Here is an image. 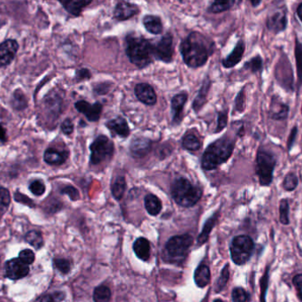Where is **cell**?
<instances>
[{
    "instance_id": "cell-1",
    "label": "cell",
    "mask_w": 302,
    "mask_h": 302,
    "mask_svg": "<svg viewBox=\"0 0 302 302\" xmlns=\"http://www.w3.org/2000/svg\"><path fill=\"white\" fill-rule=\"evenodd\" d=\"M215 51V43L198 31H193L180 45V53L184 63L190 68L203 67Z\"/></svg>"
},
{
    "instance_id": "cell-2",
    "label": "cell",
    "mask_w": 302,
    "mask_h": 302,
    "mask_svg": "<svg viewBox=\"0 0 302 302\" xmlns=\"http://www.w3.org/2000/svg\"><path fill=\"white\" fill-rule=\"evenodd\" d=\"M235 147V139L226 134L224 137L208 144L202 154L201 169L211 171L226 163L233 155Z\"/></svg>"
},
{
    "instance_id": "cell-3",
    "label": "cell",
    "mask_w": 302,
    "mask_h": 302,
    "mask_svg": "<svg viewBox=\"0 0 302 302\" xmlns=\"http://www.w3.org/2000/svg\"><path fill=\"white\" fill-rule=\"evenodd\" d=\"M125 41V54L138 69L146 68L153 63V45L150 40L142 35L127 34Z\"/></svg>"
},
{
    "instance_id": "cell-4",
    "label": "cell",
    "mask_w": 302,
    "mask_h": 302,
    "mask_svg": "<svg viewBox=\"0 0 302 302\" xmlns=\"http://www.w3.org/2000/svg\"><path fill=\"white\" fill-rule=\"evenodd\" d=\"M170 194L179 206L192 207L201 200L202 190L201 187L193 184L188 178L180 176L170 184Z\"/></svg>"
},
{
    "instance_id": "cell-5",
    "label": "cell",
    "mask_w": 302,
    "mask_h": 302,
    "mask_svg": "<svg viewBox=\"0 0 302 302\" xmlns=\"http://www.w3.org/2000/svg\"><path fill=\"white\" fill-rule=\"evenodd\" d=\"M194 242L189 234L174 236L170 238L164 247L163 260L170 263L181 264L187 258L188 251Z\"/></svg>"
},
{
    "instance_id": "cell-6",
    "label": "cell",
    "mask_w": 302,
    "mask_h": 302,
    "mask_svg": "<svg viewBox=\"0 0 302 302\" xmlns=\"http://www.w3.org/2000/svg\"><path fill=\"white\" fill-rule=\"evenodd\" d=\"M91 149V165H100L110 161L115 153V144L111 139L104 134L98 135L90 145Z\"/></svg>"
},
{
    "instance_id": "cell-7",
    "label": "cell",
    "mask_w": 302,
    "mask_h": 302,
    "mask_svg": "<svg viewBox=\"0 0 302 302\" xmlns=\"http://www.w3.org/2000/svg\"><path fill=\"white\" fill-rule=\"evenodd\" d=\"M276 166L274 155L267 149L260 147L258 150L255 164V173L259 177L261 185H270L273 178V171Z\"/></svg>"
},
{
    "instance_id": "cell-8",
    "label": "cell",
    "mask_w": 302,
    "mask_h": 302,
    "mask_svg": "<svg viewBox=\"0 0 302 302\" xmlns=\"http://www.w3.org/2000/svg\"><path fill=\"white\" fill-rule=\"evenodd\" d=\"M254 244L250 237L247 235L237 236L230 246L231 257L234 263L243 265L249 260L253 254Z\"/></svg>"
},
{
    "instance_id": "cell-9",
    "label": "cell",
    "mask_w": 302,
    "mask_h": 302,
    "mask_svg": "<svg viewBox=\"0 0 302 302\" xmlns=\"http://www.w3.org/2000/svg\"><path fill=\"white\" fill-rule=\"evenodd\" d=\"M153 57L154 60H158L163 63L172 62L174 57V35L170 32H167L161 39L153 45Z\"/></svg>"
},
{
    "instance_id": "cell-10",
    "label": "cell",
    "mask_w": 302,
    "mask_h": 302,
    "mask_svg": "<svg viewBox=\"0 0 302 302\" xmlns=\"http://www.w3.org/2000/svg\"><path fill=\"white\" fill-rule=\"evenodd\" d=\"M188 100V93L181 92L174 95L170 99V112H171V126L178 127L181 125L183 120V112L185 105Z\"/></svg>"
},
{
    "instance_id": "cell-11",
    "label": "cell",
    "mask_w": 302,
    "mask_h": 302,
    "mask_svg": "<svg viewBox=\"0 0 302 302\" xmlns=\"http://www.w3.org/2000/svg\"><path fill=\"white\" fill-rule=\"evenodd\" d=\"M74 107L78 112L82 114L90 123H97L100 120L104 105L100 102L91 104L86 100H79L74 104Z\"/></svg>"
},
{
    "instance_id": "cell-12",
    "label": "cell",
    "mask_w": 302,
    "mask_h": 302,
    "mask_svg": "<svg viewBox=\"0 0 302 302\" xmlns=\"http://www.w3.org/2000/svg\"><path fill=\"white\" fill-rule=\"evenodd\" d=\"M152 149V140L143 136L134 137L129 144V153L135 159H143L150 154Z\"/></svg>"
},
{
    "instance_id": "cell-13",
    "label": "cell",
    "mask_w": 302,
    "mask_h": 302,
    "mask_svg": "<svg viewBox=\"0 0 302 302\" xmlns=\"http://www.w3.org/2000/svg\"><path fill=\"white\" fill-rule=\"evenodd\" d=\"M140 7L136 4L127 2V1H119L116 4L113 10V18L118 21H127L129 19L139 14Z\"/></svg>"
},
{
    "instance_id": "cell-14",
    "label": "cell",
    "mask_w": 302,
    "mask_h": 302,
    "mask_svg": "<svg viewBox=\"0 0 302 302\" xmlns=\"http://www.w3.org/2000/svg\"><path fill=\"white\" fill-rule=\"evenodd\" d=\"M135 95L144 105L152 106L157 102V95L152 85L147 83H140L135 86Z\"/></svg>"
},
{
    "instance_id": "cell-15",
    "label": "cell",
    "mask_w": 302,
    "mask_h": 302,
    "mask_svg": "<svg viewBox=\"0 0 302 302\" xmlns=\"http://www.w3.org/2000/svg\"><path fill=\"white\" fill-rule=\"evenodd\" d=\"M105 127L111 131L112 137L126 138L131 134L127 121L122 116H117L116 118L107 121L105 123Z\"/></svg>"
},
{
    "instance_id": "cell-16",
    "label": "cell",
    "mask_w": 302,
    "mask_h": 302,
    "mask_svg": "<svg viewBox=\"0 0 302 302\" xmlns=\"http://www.w3.org/2000/svg\"><path fill=\"white\" fill-rule=\"evenodd\" d=\"M29 268L27 264L22 262L20 259L8 260L6 264V275L12 280H18L23 278L28 274Z\"/></svg>"
},
{
    "instance_id": "cell-17",
    "label": "cell",
    "mask_w": 302,
    "mask_h": 302,
    "mask_svg": "<svg viewBox=\"0 0 302 302\" xmlns=\"http://www.w3.org/2000/svg\"><path fill=\"white\" fill-rule=\"evenodd\" d=\"M211 79L209 78V76L207 74L201 83V87L199 89L197 95L192 103V108L196 114H198L204 106L205 104L208 102V93L211 88Z\"/></svg>"
},
{
    "instance_id": "cell-18",
    "label": "cell",
    "mask_w": 302,
    "mask_h": 302,
    "mask_svg": "<svg viewBox=\"0 0 302 302\" xmlns=\"http://www.w3.org/2000/svg\"><path fill=\"white\" fill-rule=\"evenodd\" d=\"M18 48V43L13 39H8L0 45V67L9 65L14 60Z\"/></svg>"
},
{
    "instance_id": "cell-19",
    "label": "cell",
    "mask_w": 302,
    "mask_h": 302,
    "mask_svg": "<svg viewBox=\"0 0 302 302\" xmlns=\"http://www.w3.org/2000/svg\"><path fill=\"white\" fill-rule=\"evenodd\" d=\"M244 52H245V43L242 40H240L233 48V52L222 60L223 67L226 68L235 67L237 64L240 63V60L243 57Z\"/></svg>"
},
{
    "instance_id": "cell-20",
    "label": "cell",
    "mask_w": 302,
    "mask_h": 302,
    "mask_svg": "<svg viewBox=\"0 0 302 302\" xmlns=\"http://www.w3.org/2000/svg\"><path fill=\"white\" fill-rule=\"evenodd\" d=\"M92 0H67V1H60L59 3L62 5L65 10L72 14L73 16L79 17L82 11L92 4Z\"/></svg>"
},
{
    "instance_id": "cell-21",
    "label": "cell",
    "mask_w": 302,
    "mask_h": 302,
    "mask_svg": "<svg viewBox=\"0 0 302 302\" xmlns=\"http://www.w3.org/2000/svg\"><path fill=\"white\" fill-rule=\"evenodd\" d=\"M143 25L147 31L152 35H160L163 30L162 19L154 14H146L143 18Z\"/></svg>"
},
{
    "instance_id": "cell-22",
    "label": "cell",
    "mask_w": 302,
    "mask_h": 302,
    "mask_svg": "<svg viewBox=\"0 0 302 302\" xmlns=\"http://www.w3.org/2000/svg\"><path fill=\"white\" fill-rule=\"evenodd\" d=\"M69 153L67 151H59L54 148H48L45 153L44 159L49 165L59 166L66 162Z\"/></svg>"
},
{
    "instance_id": "cell-23",
    "label": "cell",
    "mask_w": 302,
    "mask_h": 302,
    "mask_svg": "<svg viewBox=\"0 0 302 302\" xmlns=\"http://www.w3.org/2000/svg\"><path fill=\"white\" fill-rule=\"evenodd\" d=\"M286 25H287V19L285 14L282 12H276L268 18V28L275 33L283 31L286 27Z\"/></svg>"
},
{
    "instance_id": "cell-24",
    "label": "cell",
    "mask_w": 302,
    "mask_h": 302,
    "mask_svg": "<svg viewBox=\"0 0 302 302\" xmlns=\"http://www.w3.org/2000/svg\"><path fill=\"white\" fill-rule=\"evenodd\" d=\"M134 251L136 253V256L143 260H149L150 257V243L145 238H139L136 239L134 246Z\"/></svg>"
},
{
    "instance_id": "cell-25",
    "label": "cell",
    "mask_w": 302,
    "mask_h": 302,
    "mask_svg": "<svg viewBox=\"0 0 302 302\" xmlns=\"http://www.w3.org/2000/svg\"><path fill=\"white\" fill-rule=\"evenodd\" d=\"M194 278L195 284L200 288H204L205 286H207L210 281V271L208 266L206 264H200L195 270Z\"/></svg>"
},
{
    "instance_id": "cell-26",
    "label": "cell",
    "mask_w": 302,
    "mask_h": 302,
    "mask_svg": "<svg viewBox=\"0 0 302 302\" xmlns=\"http://www.w3.org/2000/svg\"><path fill=\"white\" fill-rule=\"evenodd\" d=\"M144 206L147 212L152 216H156L159 214L163 207L159 198L151 194H148L144 198Z\"/></svg>"
},
{
    "instance_id": "cell-27",
    "label": "cell",
    "mask_w": 302,
    "mask_h": 302,
    "mask_svg": "<svg viewBox=\"0 0 302 302\" xmlns=\"http://www.w3.org/2000/svg\"><path fill=\"white\" fill-rule=\"evenodd\" d=\"M126 189V181L124 176H118L115 177L111 185V194L117 201H120Z\"/></svg>"
},
{
    "instance_id": "cell-28",
    "label": "cell",
    "mask_w": 302,
    "mask_h": 302,
    "mask_svg": "<svg viewBox=\"0 0 302 302\" xmlns=\"http://www.w3.org/2000/svg\"><path fill=\"white\" fill-rule=\"evenodd\" d=\"M181 145L187 151L197 152L201 149V142L195 134L186 133L181 139Z\"/></svg>"
},
{
    "instance_id": "cell-29",
    "label": "cell",
    "mask_w": 302,
    "mask_h": 302,
    "mask_svg": "<svg viewBox=\"0 0 302 302\" xmlns=\"http://www.w3.org/2000/svg\"><path fill=\"white\" fill-rule=\"evenodd\" d=\"M218 217H219L218 214H214V215H212V217L209 218L208 221L205 222L204 226L202 228V231H201L200 235L197 238L198 245H202V244H204L208 240V236L210 234L212 229L214 228L215 222H217V220H218Z\"/></svg>"
},
{
    "instance_id": "cell-30",
    "label": "cell",
    "mask_w": 302,
    "mask_h": 302,
    "mask_svg": "<svg viewBox=\"0 0 302 302\" xmlns=\"http://www.w3.org/2000/svg\"><path fill=\"white\" fill-rule=\"evenodd\" d=\"M234 4H235V1H214L207 8V12L208 14L224 13V12H226V11L231 9Z\"/></svg>"
},
{
    "instance_id": "cell-31",
    "label": "cell",
    "mask_w": 302,
    "mask_h": 302,
    "mask_svg": "<svg viewBox=\"0 0 302 302\" xmlns=\"http://www.w3.org/2000/svg\"><path fill=\"white\" fill-rule=\"evenodd\" d=\"M111 297V290L106 285H99L94 290L93 299L95 302H109Z\"/></svg>"
},
{
    "instance_id": "cell-32",
    "label": "cell",
    "mask_w": 302,
    "mask_h": 302,
    "mask_svg": "<svg viewBox=\"0 0 302 302\" xmlns=\"http://www.w3.org/2000/svg\"><path fill=\"white\" fill-rule=\"evenodd\" d=\"M26 240L28 244H30L32 246H34L36 249H39L42 247L44 244V239H42V234L36 231H31L28 232L26 235Z\"/></svg>"
},
{
    "instance_id": "cell-33",
    "label": "cell",
    "mask_w": 302,
    "mask_h": 302,
    "mask_svg": "<svg viewBox=\"0 0 302 302\" xmlns=\"http://www.w3.org/2000/svg\"><path fill=\"white\" fill-rule=\"evenodd\" d=\"M229 266H228V264H226V266L223 269L222 271H221V275L219 277V280L217 282L215 292H221L223 289L225 288L227 282L229 280Z\"/></svg>"
},
{
    "instance_id": "cell-34",
    "label": "cell",
    "mask_w": 302,
    "mask_h": 302,
    "mask_svg": "<svg viewBox=\"0 0 302 302\" xmlns=\"http://www.w3.org/2000/svg\"><path fill=\"white\" fill-rule=\"evenodd\" d=\"M112 85L113 84L111 82H101L98 84H94L92 86L93 92L98 96L106 95L111 91Z\"/></svg>"
},
{
    "instance_id": "cell-35",
    "label": "cell",
    "mask_w": 302,
    "mask_h": 302,
    "mask_svg": "<svg viewBox=\"0 0 302 302\" xmlns=\"http://www.w3.org/2000/svg\"><path fill=\"white\" fill-rule=\"evenodd\" d=\"M228 123V112L227 110H223L219 112L218 115V125L215 128V133H220L226 126Z\"/></svg>"
},
{
    "instance_id": "cell-36",
    "label": "cell",
    "mask_w": 302,
    "mask_h": 302,
    "mask_svg": "<svg viewBox=\"0 0 302 302\" xmlns=\"http://www.w3.org/2000/svg\"><path fill=\"white\" fill-rule=\"evenodd\" d=\"M27 106V99L21 92H16L13 98V107L17 110L24 109Z\"/></svg>"
},
{
    "instance_id": "cell-37",
    "label": "cell",
    "mask_w": 302,
    "mask_h": 302,
    "mask_svg": "<svg viewBox=\"0 0 302 302\" xmlns=\"http://www.w3.org/2000/svg\"><path fill=\"white\" fill-rule=\"evenodd\" d=\"M279 213H280V221L282 224H289V205L287 200H283L280 202L279 207Z\"/></svg>"
},
{
    "instance_id": "cell-38",
    "label": "cell",
    "mask_w": 302,
    "mask_h": 302,
    "mask_svg": "<svg viewBox=\"0 0 302 302\" xmlns=\"http://www.w3.org/2000/svg\"><path fill=\"white\" fill-rule=\"evenodd\" d=\"M298 185V177L293 173H290L287 176H285L283 187L286 191H293Z\"/></svg>"
},
{
    "instance_id": "cell-39",
    "label": "cell",
    "mask_w": 302,
    "mask_h": 302,
    "mask_svg": "<svg viewBox=\"0 0 302 302\" xmlns=\"http://www.w3.org/2000/svg\"><path fill=\"white\" fill-rule=\"evenodd\" d=\"M263 67V60L260 56H256L251 59L249 61H247L245 63L244 68H247L248 70L252 71V72H257V71L261 70Z\"/></svg>"
},
{
    "instance_id": "cell-40",
    "label": "cell",
    "mask_w": 302,
    "mask_h": 302,
    "mask_svg": "<svg viewBox=\"0 0 302 302\" xmlns=\"http://www.w3.org/2000/svg\"><path fill=\"white\" fill-rule=\"evenodd\" d=\"M53 264L54 267L63 274H67L71 270L70 261L66 259H55L53 260Z\"/></svg>"
},
{
    "instance_id": "cell-41",
    "label": "cell",
    "mask_w": 302,
    "mask_h": 302,
    "mask_svg": "<svg viewBox=\"0 0 302 302\" xmlns=\"http://www.w3.org/2000/svg\"><path fill=\"white\" fill-rule=\"evenodd\" d=\"M232 297H233V302H247L248 300L247 292L241 287L233 289Z\"/></svg>"
},
{
    "instance_id": "cell-42",
    "label": "cell",
    "mask_w": 302,
    "mask_h": 302,
    "mask_svg": "<svg viewBox=\"0 0 302 302\" xmlns=\"http://www.w3.org/2000/svg\"><path fill=\"white\" fill-rule=\"evenodd\" d=\"M296 62L298 68V77L300 81H302V45L300 43L296 42L295 46Z\"/></svg>"
},
{
    "instance_id": "cell-43",
    "label": "cell",
    "mask_w": 302,
    "mask_h": 302,
    "mask_svg": "<svg viewBox=\"0 0 302 302\" xmlns=\"http://www.w3.org/2000/svg\"><path fill=\"white\" fill-rule=\"evenodd\" d=\"M92 78V73L89 68H80V69H77L75 72V77L74 79L77 83H80V82L87 81V80H91Z\"/></svg>"
},
{
    "instance_id": "cell-44",
    "label": "cell",
    "mask_w": 302,
    "mask_h": 302,
    "mask_svg": "<svg viewBox=\"0 0 302 302\" xmlns=\"http://www.w3.org/2000/svg\"><path fill=\"white\" fill-rule=\"evenodd\" d=\"M29 190L31 191L32 194H35L36 196H41L46 193V185L42 181L36 180L30 183Z\"/></svg>"
},
{
    "instance_id": "cell-45",
    "label": "cell",
    "mask_w": 302,
    "mask_h": 302,
    "mask_svg": "<svg viewBox=\"0 0 302 302\" xmlns=\"http://www.w3.org/2000/svg\"><path fill=\"white\" fill-rule=\"evenodd\" d=\"M269 270L270 268L267 267L264 277L261 279V301L262 302H265V296H266L268 285H269Z\"/></svg>"
},
{
    "instance_id": "cell-46",
    "label": "cell",
    "mask_w": 302,
    "mask_h": 302,
    "mask_svg": "<svg viewBox=\"0 0 302 302\" xmlns=\"http://www.w3.org/2000/svg\"><path fill=\"white\" fill-rule=\"evenodd\" d=\"M19 259L27 265L33 263L35 260V253L31 250L25 249L19 254Z\"/></svg>"
},
{
    "instance_id": "cell-47",
    "label": "cell",
    "mask_w": 302,
    "mask_h": 302,
    "mask_svg": "<svg viewBox=\"0 0 302 302\" xmlns=\"http://www.w3.org/2000/svg\"><path fill=\"white\" fill-rule=\"evenodd\" d=\"M61 194L67 195L71 199V201H76L80 199L79 191L77 190L75 187L71 186V185L63 188Z\"/></svg>"
},
{
    "instance_id": "cell-48",
    "label": "cell",
    "mask_w": 302,
    "mask_h": 302,
    "mask_svg": "<svg viewBox=\"0 0 302 302\" xmlns=\"http://www.w3.org/2000/svg\"><path fill=\"white\" fill-rule=\"evenodd\" d=\"M61 130H62L63 133L66 135V136H69L71 134L73 133V130H74V124H73V121L70 118H66L64 120V122L61 123Z\"/></svg>"
},
{
    "instance_id": "cell-49",
    "label": "cell",
    "mask_w": 302,
    "mask_h": 302,
    "mask_svg": "<svg viewBox=\"0 0 302 302\" xmlns=\"http://www.w3.org/2000/svg\"><path fill=\"white\" fill-rule=\"evenodd\" d=\"M287 114H288V107L285 105H280L279 110L278 112L271 114V117L273 119L283 120L287 117Z\"/></svg>"
},
{
    "instance_id": "cell-50",
    "label": "cell",
    "mask_w": 302,
    "mask_h": 302,
    "mask_svg": "<svg viewBox=\"0 0 302 302\" xmlns=\"http://www.w3.org/2000/svg\"><path fill=\"white\" fill-rule=\"evenodd\" d=\"M11 202V195L9 191L6 188H0V204L7 207Z\"/></svg>"
},
{
    "instance_id": "cell-51",
    "label": "cell",
    "mask_w": 302,
    "mask_h": 302,
    "mask_svg": "<svg viewBox=\"0 0 302 302\" xmlns=\"http://www.w3.org/2000/svg\"><path fill=\"white\" fill-rule=\"evenodd\" d=\"M65 298L63 292H56L53 295H46L42 297L40 302H59Z\"/></svg>"
},
{
    "instance_id": "cell-52",
    "label": "cell",
    "mask_w": 302,
    "mask_h": 302,
    "mask_svg": "<svg viewBox=\"0 0 302 302\" xmlns=\"http://www.w3.org/2000/svg\"><path fill=\"white\" fill-rule=\"evenodd\" d=\"M292 283L297 290V294L299 299H300V301H302V274L296 275L292 279Z\"/></svg>"
},
{
    "instance_id": "cell-53",
    "label": "cell",
    "mask_w": 302,
    "mask_h": 302,
    "mask_svg": "<svg viewBox=\"0 0 302 302\" xmlns=\"http://www.w3.org/2000/svg\"><path fill=\"white\" fill-rule=\"evenodd\" d=\"M244 93L243 91L238 94L237 96L236 100H235V108L237 111L241 112L243 110V103H244Z\"/></svg>"
},
{
    "instance_id": "cell-54",
    "label": "cell",
    "mask_w": 302,
    "mask_h": 302,
    "mask_svg": "<svg viewBox=\"0 0 302 302\" xmlns=\"http://www.w3.org/2000/svg\"><path fill=\"white\" fill-rule=\"evenodd\" d=\"M297 133V128H294L293 130H292V133H291V137H290V139L288 140V147L291 148L292 147V144H293V142H294V137H295V135Z\"/></svg>"
},
{
    "instance_id": "cell-55",
    "label": "cell",
    "mask_w": 302,
    "mask_h": 302,
    "mask_svg": "<svg viewBox=\"0 0 302 302\" xmlns=\"http://www.w3.org/2000/svg\"><path fill=\"white\" fill-rule=\"evenodd\" d=\"M0 140L2 141V142H6L7 141L6 130L1 125H0Z\"/></svg>"
},
{
    "instance_id": "cell-56",
    "label": "cell",
    "mask_w": 302,
    "mask_h": 302,
    "mask_svg": "<svg viewBox=\"0 0 302 302\" xmlns=\"http://www.w3.org/2000/svg\"><path fill=\"white\" fill-rule=\"evenodd\" d=\"M297 14L299 16V20L302 21V3L299 5L298 9H297Z\"/></svg>"
},
{
    "instance_id": "cell-57",
    "label": "cell",
    "mask_w": 302,
    "mask_h": 302,
    "mask_svg": "<svg viewBox=\"0 0 302 302\" xmlns=\"http://www.w3.org/2000/svg\"><path fill=\"white\" fill-rule=\"evenodd\" d=\"M260 3V1H257V2H253V1H252V2H251V4L253 5V7H256V6H258Z\"/></svg>"
},
{
    "instance_id": "cell-58",
    "label": "cell",
    "mask_w": 302,
    "mask_h": 302,
    "mask_svg": "<svg viewBox=\"0 0 302 302\" xmlns=\"http://www.w3.org/2000/svg\"><path fill=\"white\" fill-rule=\"evenodd\" d=\"M214 302H224V301H223L222 299H215V300H214Z\"/></svg>"
}]
</instances>
